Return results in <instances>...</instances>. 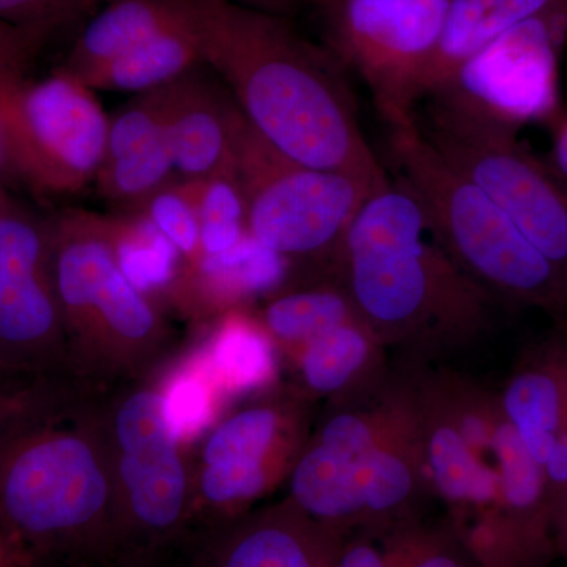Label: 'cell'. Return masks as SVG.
Instances as JSON below:
<instances>
[{
  "label": "cell",
  "instance_id": "cell-13",
  "mask_svg": "<svg viewBox=\"0 0 567 567\" xmlns=\"http://www.w3.org/2000/svg\"><path fill=\"white\" fill-rule=\"evenodd\" d=\"M110 117L93 95L62 69L29 80L9 112L14 185L44 196L84 192L102 167Z\"/></svg>",
  "mask_w": 567,
  "mask_h": 567
},
{
  "label": "cell",
  "instance_id": "cell-24",
  "mask_svg": "<svg viewBox=\"0 0 567 567\" xmlns=\"http://www.w3.org/2000/svg\"><path fill=\"white\" fill-rule=\"evenodd\" d=\"M200 63L199 48L185 20L110 63L85 85L92 91L142 95L173 84Z\"/></svg>",
  "mask_w": 567,
  "mask_h": 567
},
{
  "label": "cell",
  "instance_id": "cell-23",
  "mask_svg": "<svg viewBox=\"0 0 567 567\" xmlns=\"http://www.w3.org/2000/svg\"><path fill=\"white\" fill-rule=\"evenodd\" d=\"M360 317L344 286L306 287L271 295L259 319L276 349L290 358L328 331Z\"/></svg>",
  "mask_w": 567,
  "mask_h": 567
},
{
  "label": "cell",
  "instance_id": "cell-28",
  "mask_svg": "<svg viewBox=\"0 0 567 567\" xmlns=\"http://www.w3.org/2000/svg\"><path fill=\"white\" fill-rule=\"evenodd\" d=\"M43 44L20 29L0 21V185H14L9 142V112L25 84L37 52Z\"/></svg>",
  "mask_w": 567,
  "mask_h": 567
},
{
  "label": "cell",
  "instance_id": "cell-36",
  "mask_svg": "<svg viewBox=\"0 0 567 567\" xmlns=\"http://www.w3.org/2000/svg\"><path fill=\"white\" fill-rule=\"evenodd\" d=\"M229 2L284 18H292L311 6V0H229Z\"/></svg>",
  "mask_w": 567,
  "mask_h": 567
},
{
  "label": "cell",
  "instance_id": "cell-27",
  "mask_svg": "<svg viewBox=\"0 0 567 567\" xmlns=\"http://www.w3.org/2000/svg\"><path fill=\"white\" fill-rule=\"evenodd\" d=\"M182 182L199 218L203 256L227 251L248 234L245 194L235 169Z\"/></svg>",
  "mask_w": 567,
  "mask_h": 567
},
{
  "label": "cell",
  "instance_id": "cell-25",
  "mask_svg": "<svg viewBox=\"0 0 567 567\" xmlns=\"http://www.w3.org/2000/svg\"><path fill=\"white\" fill-rule=\"evenodd\" d=\"M162 388L167 421L183 445L192 450L226 406L196 344L185 347L164 364Z\"/></svg>",
  "mask_w": 567,
  "mask_h": 567
},
{
  "label": "cell",
  "instance_id": "cell-30",
  "mask_svg": "<svg viewBox=\"0 0 567 567\" xmlns=\"http://www.w3.org/2000/svg\"><path fill=\"white\" fill-rule=\"evenodd\" d=\"M110 0H0V21L44 44Z\"/></svg>",
  "mask_w": 567,
  "mask_h": 567
},
{
  "label": "cell",
  "instance_id": "cell-29",
  "mask_svg": "<svg viewBox=\"0 0 567 567\" xmlns=\"http://www.w3.org/2000/svg\"><path fill=\"white\" fill-rule=\"evenodd\" d=\"M134 210L144 213L173 241L185 259L186 267L200 259L203 251L199 218L192 197L186 192L185 183L175 178Z\"/></svg>",
  "mask_w": 567,
  "mask_h": 567
},
{
  "label": "cell",
  "instance_id": "cell-7",
  "mask_svg": "<svg viewBox=\"0 0 567 567\" xmlns=\"http://www.w3.org/2000/svg\"><path fill=\"white\" fill-rule=\"evenodd\" d=\"M423 462L450 506L454 536L477 567H507L499 401L454 383L413 402Z\"/></svg>",
  "mask_w": 567,
  "mask_h": 567
},
{
  "label": "cell",
  "instance_id": "cell-16",
  "mask_svg": "<svg viewBox=\"0 0 567 567\" xmlns=\"http://www.w3.org/2000/svg\"><path fill=\"white\" fill-rule=\"evenodd\" d=\"M210 533L203 567H336L342 540L289 498Z\"/></svg>",
  "mask_w": 567,
  "mask_h": 567
},
{
  "label": "cell",
  "instance_id": "cell-26",
  "mask_svg": "<svg viewBox=\"0 0 567 567\" xmlns=\"http://www.w3.org/2000/svg\"><path fill=\"white\" fill-rule=\"evenodd\" d=\"M375 339L371 328L357 317L309 342L292 358L303 382L301 393L327 395L344 390L364 368Z\"/></svg>",
  "mask_w": 567,
  "mask_h": 567
},
{
  "label": "cell",
  "instance_id": "cell-33",
  "mask_svg": "<svg viewBox=\"0 0 567 567\" xmlns=\"http://www.w3.org/2000/svg\"><path fill=\"white\" fill-rule=\"evenodd\" d=\"M39 383L13 374L0 365V423L31 398Z\"/></svg>",
  "mask_w": 567,
  "mask_h": 567
},
{
  "label": "cell",
  "instance_id": "cell-11",
  "mask_svg": "<svg viewBox=\"0 0 567 567\" xmlns=\"http://www.w3.org/2000/svg\"><path fill=\"white\" fill-rule=\"evenodd\" d=\"M421 132L476 183L522 235L567 275V182L520 144L517 133L427 99Z\"/></svg>",
  "mask_w": 567,
  "mask_h": 567
},
{
  "label": "cell",
  "instance_id": "cell-3",
  "mask_svg": "<svg viewBox=\"0 0 567 567\" xmlns=\"http://www.w3.org/2000/svg\"><path fill=\"white\" fill-rule=\"evenodd\" d=\"M425 234L420 204L391 177L365 199L342 238L334 264L377 339L447 338L483 322L491 295Z\"/></svg>",
  "mask_w": 567,
  "mask_h": 567
},
{
  "label": "cell",
  "instance_id": "cell-6",
  "mask_svg": "<svg viewBox=\"0 0 567 567\" xmlns=\"http://www.w3.org/2000/svg\"><path fill=\"white\" fill-rule=\"evenodd\" d=\"M162 369L100 390L114 481L115 563L126 567L148 565L188 535L192 522V450L175 435L164 412Z\"/></svg>",
  "mask_w": 567,
  "mask_h": 567
},
{
  "label": "cell",
  "instance_id": "cell-20",
  "mask_svg": "<svg viewBox=\"0 0 567 567\" xmlns=\"http://www.w3.org/2000/svg\"><path fill=\"white\" fill-rule=\"evenodd\" d=\"M503 413L529 456L546 465L567 432V361H539L518 371L499 399Z\"/></svg>",
  "mask_w": 567,
  "mask_h": 567
},
{
  "label": "cell",
  "instance_id": "cell-37",
  "mask_svg": "<svg viewBox=\"0 0 567 567\" xmlns=\"http://www.w3.org/2000/svg\"><path fill=\"white\" fill-rule=\"evenodd\" d=\"M63 563L58 559H39L31 567H62Z\"/></svg>",
  "mask_w": 567,
  "mask_h": 567
},
{
  "label": "cell",
  "instance_id": "cell-19",
  "mask_svg": "<svg viewBox=\"0 0 567 567\" xmlns=\"http://www.w3.org/2000/svg\"><path fill=\"white\" fill-rule=\"evenodd\" d=\"M183 22L182 0H110L85 22L61 69L85 85L110 63Z\"/></svg>",
  "mask_w": 567,
  "mask_h": 567
},
{
  "label": "cell",
  "instance_id": "cell-17",
  "mask_svg": "<svg viewBox=\"0 0 567 567\" xmlns=\"http://www.w3.org/2000/svg\"><path fill=\"white\" fill-rule=\"evenodd\" d=\"M292 260L245 235L227 251L203 256L185 267L175 295V311L197 322H210L233 309L281 292Z\"/></svg>",
  "mask_w": 567,
  "mask_h": 567
},
{
  "label": "cell",
  "instance_id": "cell-35",
  "mask_svg": "<svg viewBox=\"0 0 567 567\" xmlns=\"http://www.w3.org/2000/svg\"><path fill=\"white\" fill-rule=\"evenodd\" d=\"M551 128L550 166L567 182V112H563Z\"/></svg>",
  "mask_w": 567,
  "mask_h": 567
},
{
  "label": "cell",
  "instance_id": "cell-5",
  "mask_svg": "<svg viewBox=\"0 0 567 567\" xmlns=\"http://www.w3.org/2000/svg\"><path fill=\"white\" fill-rule=\"evenodd\" d=\"M390 153L393 178L420 204L431 237L484 292L555 315L566 311L565 271L435 151L417 122L390 130Z\"/></svg>",
  "mask_w": 567,
  "mask_h": 567
},
{
  "label": "cell",
  "instance_id": "cell-18",
  "mask_svg": "<svg viewBox=\"0 0 567 567\" xmlns=\"http://www.w3.org/2000/svg\"><path fill=\"white\" fill-rule=\"evenodd\" d=\"M194 344L226 404L264 393L278 379V349L248 308L215 317Z\"/></svg>",
  "mask_w": 567,
  "mask_h": 567
},
{
  "label": "cell",
  "instance_id": "cell-8",
  "mask_svg": "<svg viewBox=\"0 0 567 567\" xmlns=\"http://www.w3.org/2000/svg\"><path fill=\"white\" fill-rule=\"evenodd\" d=\"M309 436L308 395L267 390L233 406L192 446L189 529L224 527L287 481Z\"/></svg>",
  "mask_w": 567,
  "mask_h": 567
},
{
  "label": "cell",
  "instance_id": "cell-22",
  "mask_svg": "<svg viewBox=\"0 0 567 567\" xmlns=\"http://www.w3.org/2000/svg\"><path fill=\"white\" fill-rule=\"evenodd\" d=\"M106 216L118 267L141 293L162 308H173L186 264L173 241L136 210Z\"/></svg>",
  "mask_w": 567,
  "mask_h": 567
},
{
  "label": "cell",
  "instance_id": "cell-10",
  "mask_svg": "<svg viewBox=\"0 0 567 567\" xmlns=\"http://www.w3.org/2000/svg\"><path fill=\"white\" fill-rule=\"evenodd\" d=\"M451 0H311L323 47L371 92L390 130L416 122V103Z\"/></svg>",
  "mask_w": 567,
  "mask_h": 567
},
{
  "label": "cell",
  "instance_id": "cell-12",
  "mask_svg": "<svg viewBox=\"0 0 567 567\" xmlns=\"http://www.w3.org/2000/svg\"><path fill=\"white\" fill-rule=\"evenodd\" d=\"M567 43V0L507 29L466 59L427 99L518 133L563 115L559 65Z\"/></svg>",
  "mask_w": 567,
  "mask_h": 567
},
{
  "label": "cell",
  "instance_id": "cell-38",
  "mask_svg": "<svg viewBox=\"0 0 567 567\" xmlns=\"http://www.w3.org/2000/svg\"><path fill=\"white\" fill-rule=\"evenodd\" d=\"M9 194L6 192V186L0 185V205L6 203L7 199H9Z\"/></svg>",
  "mask_w": 567,
  "mask_h": 567
},
{
  "label": "cell",
  "instance_id": "cell-2",
  "mask_svg": "<svg viewBox=\"0 0 567 567\" xmlns=\"http://www.w3.org/2000/svg\"><path fill=\"white\" fill-rule=\"evenodd\" d=\"M100 390L41 382L0 423V532L39 559L117 561V522Z\"/></svg>",
  "mask_w": 567,
  "mask_h": 567
},
{
  "label": "cell",
  "instance_id": "cell-39",
  "mask_svg": "<svg viewBox=\"0 0 567 567\" xmlns=\"http://www.w3.org/2000/svg\"><path fill=\"white\" fill-rule=\"evenodd\" d=\"M0 533H3V532H0Z\"/></svg>",
  "mask_w": 567,
  "mask_h": 567
},
{
  "label": "cell",
  "instance_id": "cell-14",
  "mask_svg": "<svg viewBox=\"0 0 567 567\" xmlns=\"http://www.w3.org/2000/svg\"><path fill=\"white\" fill-rule=\"evenodd\" d=\"M0 365L33 380H73L51 271L48 216L0 205Z\"/></svg>",
  "mask_w": 567,
  "mask_h": 567
},
{
  "label": "cell",
  "instance_id": "cell-31",
  "mask_svg": "<svg viewBox=\"0 0 567 567\" xmlns=\"http://www.w3.org/2000/svg\"><path fill=\"white\" fill-rule=\"evenodd\" d=\"M385 543L391 567H477L456 536L405 529Z\"/></svg>",
  "mask_w": 567,
  "mask_h": 567
},
{
  "label": "cell",
  "instance_id": "cell-4",
  "mask_svg": "<svg viewBox=\"0 0 567 567\" xmlns=\"http://www.w3.org/2000/svg\"><path fill=\"white\" fill-rule=\"evenodd\" d=\"M48 227L73 380L111 388L169 363L182 350L177 331L162 306L123 275L106 216L65 208L48 216Z\"/></svg>",
  "mask_w": 567,
  "mask_h": 567
},
{
  "label": "cell",
  "instance_id": "cell-32",
  "mask_svg": "<svg viewBox=\"0 0 567 567\" xmlns=\"http://www.w3.org/2000/svg\"><path fill=\"white\" fill-rule=\"evenodd\" d=\"M336 567H391L386 543L380 544L371 536L342 537Z\"/></svg>",
  "mask_w": 567,
  "mask_h": 567
},
{
  "label": "cell",
  "instance_id": "cell-15",
  "mask_svg": "<svg viewBox=\"0 0 567 567\" xmlns=\"http://www.w3.org/2000/svg\"><path fill=\"white\" fill-rule=\"evenodd\" d=\"M241 111L205 63L166 85V132L175 174L197 181L235 169Z\"/></svg>",
  "mask_w": 567,
  "mask_h": 567
},
{
  "label": "cell",
  "instance_id": "cell-21",
  "mask_svg": "<svg viewBox=\"0 0 567 567\" xmlns=\"http://www.w3.org/2000/svg\"><path fill=\"white\" fill-rule=\"evenodd\" d=\"M559 2L563 0H451L445 31L425 74L424 99L488 41Z\"/></svg>",
  "mask_w": 567,
  "mask_h": 567
},
{
  "label": "cell",
  "instance_id": "cell-9",
  "mask_svg": "<svg viewBox=\"0 0 567 567\" xmlns=\"http://www.w3.org/2000/svg\"><path fill=\"white\" fill-rule=\"evenodd\" d=\"M235 174L244 189L248 230L287 259H334L369 196L385 182L319 169L276 151L241 114Z\"/></svg>",
  "mask_w": 567,
  "mask_h": 567
},
{
  "label": "cell",
  "instance_id": "cell-1",
  "mask_svg": "<svg viewBox=\"0 0 567 567\" xmlns=\"http://www.w3.org/2000/svg\"><path fill=\"white\" fill-rule=\"evenodd\" d=\"M203 62L265 141L295 162L390 178L358 118L347 71L290 18L229 0H183Z\"/></svg>",
  "mask_w": 567,
  "mask_h": 567
},
{
  "label": "cell",
  "instance_id": "cell-34",
  "mask_svg": "<svg viewBox=\"0 0 567 567\" xmlns=\"http://www.w3.org/2000/svg\"><path fill=\"white\" fill-rule=\"evenodd\" d=\"M543 470L554 506V499L567 486V432L558 436Z\"/></svg>",
  "mask_w": 567,
  "mask_h": 567
}]
</instances>
